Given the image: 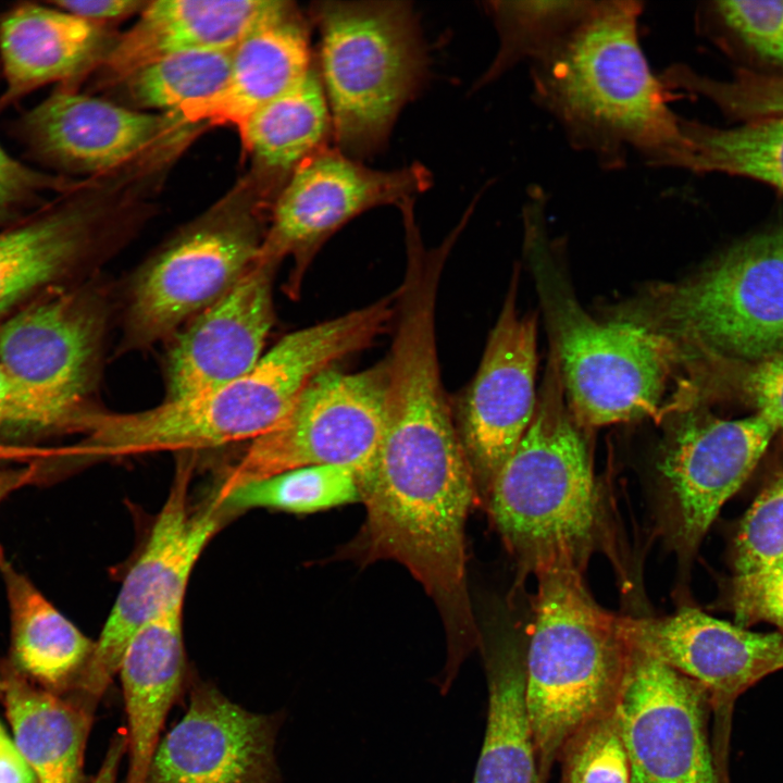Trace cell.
Segmentation results:
<instances>
[{
  "label": "cell",
  "instance_id": "1",
  "mask_svg": "<svg viewBox=\"0 0 783 783\" xmlns=\"http://www.w3.org/2000/svg\"><path fill=\"white\" fill-rule=\"evenodd\" d=\"M358 481L365 519L338 556L396 561L422 585L443 620L451 683L481 642L465 555V523L480 498L438 378L412 374L389 386L383 438Z\"/></svg>",
  "mask_w": 783,
  "mask_h": 783
},
{
  "label": "cell",
  "instance_id": "2",
  "mask_svg": "<svg viewBox=\"0 0 783 783\" xmlns=\"http://www.w3.org/2000/svg\"><path fill=\"white\" fill-rule=\"evenodd\" d=\"M643 3L595 1L589 12L531 64L534 101L568 141L618 170L631 152L649 165L683 167L680 119L671 91L642 49Z\"/></svg>",
  "mask_w": 783,
  "mask_h": 783
},
{
  "label": "cell",
  "instance_id": "3",
  "mask_svg": "<svg viewBox=\"0 0 783 783\" xmlns=\"http://www.w3.org/2000/svg\"><path fill=\"white\" fill-rule=\"evenodd\" d=\"M389 323L388 308L375 301L289 333L248 373L199 395L135 412L90 408L82 419V443L97 461L251 442L289 411L319 373L371 346Z\"/></svg>",
  "mask_w": 783,
  "mask_h": 783
},
{
  "label": "cell",
  "instance_id": "4",
  "mask_svg": "<svg viewBox=\"0 0 783 783\" xmlns=\"http://www.w3.org/2000/svg\"><path fill=\"white\" fill-rule=\"evenodd\" d=\"M564 399L551 350L533 420L486 498L506 547L534 573L550 567L583 571L607 539L592 455Z\"/></svg>",
  "mask_w": 783,
  "mask_h": 783
},
{
  "label": "cell",
  "instance_id": "5",
  "mask_svg": "<svg viewBox=\"0 0 783 783\" xmlns=\"http://www.w3.org/2000/svg\"><path fill=\"white\" fill-rule=\"evenodd\" d=\"M534 619L524 651L525 700L537 759L547 783L567 741L613 710L630 657L624 618L601 608L582 571L535 572Z\"/></svg>",
  "mask_w": 783,
  "mask_h": 783
},
{
  "label": "cell",
  "instance_id": "6",
  "mask_svg": "<svg viewBox=\"0 0 783 783\" xmlns=\"http://www.w3.org/2000/svg\"><path fill=\"white\" fill-rule=\"evenodd\" d=\"M554 332L567 403L582 428L675 412L670 382L683 372L681 353L666 336L625 319L601 322L587 314L549 271L545 227L525 232Z\"/></svg>",
  "mask_w": 783,
  "mask_h": 783
},
{
  "label": "cell",
  "instance_id": "7",
  "mask_svg": "<svg viewBox=\"0 0 783 783\" xmlns=\"http://www.w3.org/2000/svg\"><path fill=\"white\" fill-rule=\"evenodd\" d=\"M313 12L337 149L350 158L371 154L425 77L417 17L400 1H323Z\"/></svg>",
  "mask_w": 783,
  "mask_h": 783
},
{
  "label": "cell",
  "instance_id": "8",
  "mask_svg": "<svg viewBox=\"0 0 783 783\" xmlns=\"http://www.w3.org/2000/svg\"><path fill=\"white\" fill-rule=\"evenodd\" d=\"M621 318L668 337L683 356H783V229L730 248L685 281L652 287Z\"/></svg>",
  "mask_w": 783,
  "mask_h": 783
},
{
  "label": "cell",
  "instance_id": "9",
  "mask_svg": "<svg viewBox=\"0 0 783 783\" xmlns=\"http://www.w3.org/2000/svg\"><path fill=\"white\" fill-rule=\"evenodd\" d=\"M263 237L252 217L225 212L201 220L161 247L126 284L119 352L170 339L222 298L254 265Z\"/></svg>",
  "mask_w": 783,
  "mask_h": 783
},
{
  "label": "cell",
  "instance_id": "10",
  "mask_svg": "<svg viewBox=\"0 0 783 783\" xmlns=\"http://www.w3.org/2000/svg\"><path fill=\"white\" fill-rule=\"evenodd\" d=\"M386 388L385 360L355 373L325 369L271 430L250 442L217 492L309 465L348 467L359 480L383 438Z\"/></svg>",
  "mask_w": 783,
  "mask_h": 783
},
{
  "label": "cell",
  "instance_id": "11",
  "mask_svg": "<svg viewBox=\"0 0 783 783\" xmlns=\"http://www.w3.org/2000/svg\"><path fill=\"white\" fill-rule=\"evenodd\" d=\"M191 456L178 460L166 499L147 544L126 574L94 650L74 683L92 704L119 672L134 635L162 612L184 606L191 572L227 513L215 495L197 510L189 507Z\"/></svg>",
  "mask_w": 783,
  "mask_h": 783
},
{
  "label": "cell",
  "instance_id": "12",
  "mask_svg": "<svg viewBox=\"0 0 783 783\" xmlns=\"http://www.w3.org/2000/svg\"><path fill=\"white\" fill-rule=\"evenodd\" d=\"M676 414L659 453L658 487L669 542L688 559L776 432L759 415L724 419L705 405Z\"/></svg>",
  "mask_w": 783,
  "mask_h": 783
},
{
  "label": "cell",
  "instance_id": "13",
  "mask_svg": "<svg viewBox=\"0 0 783 783\" xmlns=\"http://www.w3.org/2000/svg\"><path fill=\"white\" fill-rule=\"evenodd\" d=\"M616 713L631 783H730L714 750L708 692L631 642Z\"/></svg>",
  "mask_w": 783,
  "mask_h": 783
},
{
  "label": "cell",
  "instance_id": "14",
  "mask_svg": "<svg viewBox=\"0 0 783 783\" xmlns=\"http://www.w3.org/2000/svg\"><path fill=\"white\" fill-rule=\"evenodd\" d=\"M431 182L421 164L377 171L338 149L325 148L300 165L281 189L258 259L279 265L291 257L287 289L295 296L314 254L336 231L369 209L413 198Z\"/></svg>",
  "mask_w": 783,
  "mask_h": 783
},
{
  "label": "cell",
  "instance_id": "15",
  "mask_svg": "<svg viewBox=\"0 0 783 783\" xmlns=\"http://www.w3.org/2000/svg\"><path fill=\"white\" fill-rule=\"evenodd\" d=\"M104 287H51L0 322V362L59 405L83 412L111 314Z\"/></svg>",
  "mask_w": 783,
  "mask_h": 783
},
{
  "label": "cell",
  "instance_id": "16",
  "mask_svg": "<svg viewBox=\"0 0 783 783\" xmlns=\"http://www.w3.org/2000/svg\"><path fill=\"white\" fill-rule=\"evenodd\" d=\"M627 639L708 692L714 750L728 766L735 700L763 678L783 670V634L761 633L717 619L696 607L664 618H624Z\"/></svg>",
  "mask_w": 783,
  "mask_h": 783
},
{
  "label": "cell",
  "instance_id": "17",
  "mask_svg": "<svg viewBox=\"0 0 783 783\" xmlns=\"http://www.w3.org/2000/svg\"><path fill=\"white\" fill-rule=\"evenodd\" d=\"M492 330L480 368L459 410L458 434L480 500L527 431L537 403V322L520 315L517 277Z\"/></svg>",
  "mask_w": 783,
  "mask_h": 783
},
{
  "label": "cell",
  "instance_id": "18",
  "mask_svg": "<svg viewBox=\"0 0 783 783\" xmlns=\"http://www.w3.org/2000/svg\"><path fill=\"white\" fill-rule=\"evenodd\" d=\"M281 713H256L198 682L184 717L159 741L145 783H283Z\"/></svg>",
  "mask_w": 783,
  "mask_h": 783
},
{
  "label": "cell",
  "instance_id": "19",
  "mask_svg": "<svg viewBox=\"0 0 783 783\" xmlns=\"http://www.w3.org/2000/svg\"><path fill=\"white\" fill-rule=\"evenodd\" d=\"M277 266L258 259L227 294L170 338L164 400L199 395L256 366L274 322Z\"/></svg>",
  "mask_w": 783,
  "mask_h": 783
},
{
  "label": "cell",
  "instance_id": "20",
  "mask_svg": "<svg viewBox=\"0 0 783 783\" xmlns=\"http://www.w3.org/2000/svg\"><path fill=\"white\" fill-rule=\"evenodd\" d=\"M173 121L63 87L20 114L10 133L41 167L98 173L136 156Z\"/></svg>",
  "mask_w": 783,
  "mask_h": 783
},
{
  "label": "cell",
  "instance_id": "21",
  "mask_svg": "<svg viewBox=\"0 0 783 783\" xmlns=\"http://www.w3.org/2000/svg\"><path fill=\"white\" fill-rule=\"evenodd\" d=\"M101 212L89 199L59 195L0 231V321L42 288L105 256Z\"/></svg>",
  "mask_w": 783,
  "mask_h": 783
},
{
  "label": "cell",
  "instance_id": "22",
  "mask_svg": "<svg viewBox=\"0 0 783 783\" xmlns=\"http://www.w3.org/2000/svg\"><path fill=\"white\" fill-rule=\"evenodd\" d=\"M312 64L308 25L293 3L282 1L233 48L223 89L170 115L177 122L209 121L238 127L296 85Z\"/></svg>",
  "mask_w": 783,
  "mask_h": 783
},
{
  "label": "cell",
  "instance_id": "23",
  "mask_svg": "<svg viewBox=\"0 0 783 783\" xmlns=\"http://www.w3.org/2000/svg\"><path fill=\"white\" fill-rule=\"evenodd\" d=\"M101 42L97 23L51 3L22 2L3 12L0 112L44 86L75 78L96 60Z\"/></svg>",
  "mask_w": 783,
  "mask_h": 783
},
{
  "label": "cell",
  "instance_id": "24",
  "mask_svg": "<svg viewBox=\"0 0 783 783\" xmlns=\"http://www.w3.org/2000/svg\"><path fill=\"white\" fill-rule=\"evenodd\" d=\"M281 3L276 0L148 1L138 21L107 53L104 67L116 78H127L170 54L232 49Z\"/></svg>",
  "mask_w": 783,
  "mask_h": 783
},
{
  "label": "cell",
  "instance_id": "25",
  "mask_svg": "<svg viewBox=\"0 0 783 783\" xmlns=\"http://www.w3.org/2000/svg\"><path fill=\"white\" fill-rule=\"evenodd\" d=\"M183 608L173 607L142 626L127 645L119 672L127 716L126 783H145L164 720L185 675Z\"/></svg>",
  "mask_w": 783,
  "mask_h": 783
},
{
  "label": "cell",
  "instance_id": "26",
  "mask_svg": "<svg viewBox=\"0 0 783 783\" xmlns=\"http://www.w3.org/2000/svg\"><path fill=\"white\" fill-rule=\"evenodd\" d=\"M0 705L39 783H83L95 705L36 686L15 669L0 673Z\"/></svg>",
  "mask_w": 783,
  "mask_h": 783
},
{
  "label": "cell",
  "instance_id": "27",
  "mask_svg": "<svg viewBox=\"0 0 783 783\" xmlns=\"http://www.w3.org/2000/svg\"><path fill=\"white\" fill-rule=\"evenodd\" d=\"M0 571L10 609L14 669L51 691L74 685L95 643L9 562Z\"/></svg>",
  "mask_w": 783,
  "mask_h": 783
},
{
  "label": "cell",
  "instance_id": "28",
  "mask_svg": "<svg viewBox=\"0 0 783 783\" xmlns=\"http://www.w3.org/2000/svg\"><path fill=\"white\" fill-rule=\"evenodd\" d=\"M486 672L487 720L473 783H538L524 652L514 641L495 642L486 654Z\"/></svg>",
  "mask_w": 783,
  "mask_h": 783
},
{
  "label": "cell",
  "instance_id": "29",
  "mask_svg": "<svg viewBox=\"0 0 783 783\" xmlns=\"http://www.w3.org/2000/svg\"><path fill=\"white\" fill-rule=\"evenodd\" d=\"M245 148L268 171L286 181L327 148L332 117L318 66L238 127ZM287 183V182H286Z\"/></svg>",
  "mask_w": 783,
  "mask_h": 783
},
{
  "label": "cell",
  "instance_id": "30",
  "mask_svg": "<svg viewBox=\"0 0 783 783\" xmlns=\"http://www.w3.org/2000/svg\"><path fill=\"white\" fill-rule=\"evenodd\" d=\"M683 169L765 183L783 194V117L717 127L681 117Z\"/></svg>",
  "mask_w": 783,
  "mask_h": 783
},
{
  "label": "cell",
  "instance_id": "31",
  "mask_svg": "<svg viewBox=\"0 0 783 783\" xmlns=\"http://www.w3.org/2000/svg\"><path fill=\"white\" fill-rule=\"evenodd\" d=\"M594 0L487 2L499 38L497 53L477 80L482 87L521 62L550 51L592 9Z\"/></svg>",
  "mask_w": 783,
  "mask_h": 783
},
{
  "label": "cell",
  "instance_id": "32",
  "mask_svg": "<svg viewBox=\"0 0 783 783\" xmlns=\"http://www.w3.org/2000/svg\"><path fill=\"white\" fill-rule=\"evenodd\" d=\"M215 496L233 513L265 508L304 514L361 502L357 473L337 464L290 469L216 492Z\"/></svg>",
  "mask_w": 783,
  "mask_h": 783
},
{
  "label": "cell",
  "instance_id": "33",
  "mask_svg": "<svg viewBox=\"0 0 783 783\" xmlns=\"http://www.w3.org/2000/svg\"><path fill=\"white\" fill-rule=\"evenodd\" d=\"M696 400L729 401L766 420L783 434V356L735 359L712 355L685 358Z\"/></svg>",
  "mask_w": 783,
  "mask_h": 783
},
{
  "label": "cell",
  "instance_id": "34",
  "mask_svg": "<svg viewBox=\"0 0 783 783\" xmlns=\"http://www.w3.org/2000/svg\"><path fill=\"white\" fill-rule=\"evenodd\" d=\"M232 50H196L160 58L126 78L129 91L141 105L169 114L209 100L227 82Z\"/></svg>",
  "mask_w": 783,
  "mask_h": 783
},
{
  "label": "cell",
  "instance_id": "35",
  "mask_svg": "<svg viewBox=\"0 0 783 783\" xmlns=\"http://www.w3.org/2000/svg\"><path fill=\"white\" fill-rule=\"evenodd\" d=\"M671 90L701 96L723 113L745 122L783 117V75L738 70L730 79L703 75L685 64H673L660 75Z\"/></svg>",
  "mask_w": 783,
  "mask_h": 783
},
{
  "label": "cell",
  "instance_id": "36",
  "mask_svg": "<svg viewBox=\"0 0 783 783\" xmlns=\"http://www.w3.org/2000/svg\"><path fill=\"white\" fill-rule=\"evenodd\" d=\"M559 783H631L616 708L583 725L563 745Z\"/></svg>",
  "mask_w": 783,
  "mask_h": 783
},
{
  "label": "cell",
  "instance_id": "37",
  "mask_svg": "<svg viewBox=\"0 0 783 783\" xmlns=\"http://www.w3.org/2000/svg\"><path fill=\"white\" fill-rule=\"evenodd\" d=\"M783 554V453L739 521L732 546L733 575L750 573Z\"/></svg>",
  "mask_w": 783,
  "mask_h": 783
},
{
  "label": "cell",
  "instance_id": "38",
  "mask_svg": "<svg viewBox=\"0 0 783 783\" xmlns=\"http://www.w3.org/2000/svg\"><path fill=\"white\" fill-rule=\"evenodd\" d=\"M83 412L72 411L13 374L0 362V430L77 433Z\"/></svg>",
  "mask_w": 783,
  "mask_h": 783
},
{
  "label": "cell",
  "instance_id": "39",
  "mask_svg": "<svg viewBox=\"0 0 783 783\" xmlns=\"http://www.w3.org/2000/svg\"><path fill=\"white\" fill-rule=\"evenodd\" d=\"M73 186L59 175L17 160L0 142V225L17 222Z\"/></svg>",
  "mask_w": 783,
  "mask_h": 783
},
{
  "label": "cell",
  "instance_id": "40",
  "mask_svg": "<svg viewBox=\"0 0 783 783\" xmlns=\"http://www.w3.org/2000/svg\"><path fill=\"white\" fill-rule=\"evenodd\" d=\"M709 12L758 55L783 66V0L716 1Z\"/></svg>",
  "mask_w": 783,
  "mask_h": 783
},
{
  "label": "cell",
  "instance_id": "41",
  "mask_svg": "<svg viewBox=\"0 0 783 783\" xmlns=\"http://www.w3.org/2000/svg\"><path fill=\"white\" fill-rule=\"evenodd\" d=\"M728 600L736 624L767 622L783 634V554L750 573L733 575Z\"/></svg>",
  "mask_w": 783,
  "mask_h": 783
},
{
  "label": "cell",
  "instance_id": "42",
  "mask_svg": "<svg viewBox=\"0 0 783 783\" xmlns=\"http://www.w3.org/2000/svg\"><path fill=\"white\" fill-rule=\"evenodd\" d=\"M49 3L84 20H113L134 12H141L148 2L140 0H53Z\"/></svg>",
  "mask_w": 783,
  "mask_h": 783
},
{
  "label": "cell",
  "instance_id": "43",
  "mask_svg": "<svg viewBox=\"0 0 783 783\" xmlns=\"http://www.w3.org/2000/svg\"><path fill=\"white\" fill-rule=\"evenodd\" d=\"M51 463L60 462H33L0 465V504L13 492L45 481L48 477ZM7 563L8 561L0 544V568Z\"/></svg>",
  "mask_w": 783,
  "mask_h": 783
},
{
  "label": "cell",
  "instance_id": "44",
  "mask_svg": "<svg viewBox=\"0 0 783 783\" xmlns=\"http://www.w3.org/2000/svg\"><path fill=\"white\" fill-rule=\"evenodd\" d=\"M0 783H39L34 770L1 723Z\"/></svg>",
  "mask_w": 783,
  "mask_h": 783
},
{
  "label": "cell",
  "instance_id": "45",
  "mask_svg": "<svg viewBox=\"0 0 783 783\" xmlns=\"http://www.w3.org/2000/svg\"><path fill=\"white\" fill-rule=\"evenodd\" d=\"M71 446H35L23 444L0 443V462L33 463L58 462L72 457Z\"/></svg>",
  "mask_w": 783,
  "mask_h": 783
},
{
  "label": "cell",
  "instance_id": "46",
  "mask_svg": "<svg viewBox=\"0 0 783 783\" xmlns=\"http://www.w3.org/2000/svg\"><path fill=\"white\" fill-rule=\"evenodd\" d=\"M127 750V733L119 731L110 742L102 765L91 783H116L120 761Z\"/></svg>",
  "mask_w": 783,
  "mask_h": 783
}]
</instances>
